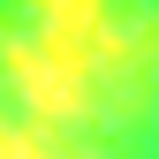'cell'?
Listing matches in <instances>:
<instances>
[{
	"instance_id": "6da1fadb",
	"label": "cell",
	"mask_w": 159,
	"mask_h": 159,
	"mask_svg": "<svg viewBox=\"0 0 159 159\" xmlns=\"http://www.w3.org/2000/svg\"><path fill=\"white\" fill-rule=\"evenodd\" d=\"M0 159H159V0H0Z\"/></svg>"
}]
</instances>
